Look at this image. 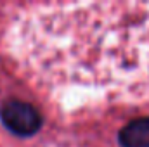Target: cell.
<instances>
[{
    "label": "cell",
    "mask_w": 149,
    "mask_h": 147,
    "mask_svg": "<svg viewBox=\"0 0 149 147\" xmlns=\"http://www.w3.org/2000/svg\"><path fill=\"white\" fill-rule=\"evenodd\" d=\"M21 62L50 88L149 90V2L38 3L12 30Z\"/></svg>",
    "instance_id": "obj_1"
},
{
    "label": "cell",
    "mask_w": 149,
    "mask_h": 147,
    "mask_svg": "<svg viewBox=\"0 0 149 147\" xmlns=\"http://www.w3.org/2000/svg\"><path fill=\"white\" fill-rule=\"evenodd\" d=\"M0 121L12 135L21 139L37 135L43 126V116L40 111L33 104L17 99L5 101L0 106Z\"/></svg>",
    "instance_id": "obj_2"
},
{
    "label": "cell",
    "mask_w": 149,
    "mask_h": 147,
    "mask_svg": "<svg viewBox=\"0 0 149 147\" xmlns=\"http://www.w3.org/2000/svg\"><path fill=\"white\" fill-rule=\"evenodd\" d=\"M120 147H149V116L128 121L118 132Z\"/></svg>",
    "instance_id": "obj_3"
}]
</instances>
